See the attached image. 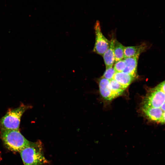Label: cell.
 <instances>
[{"instance_id":"obj_1","label":"cell","mask_w":165,"mask_h":165,"mask_svg":"<svg viewBox=\"0 0 165 165\" xmlns=\"http://www.w3.org/2000/svg\"><path fill=\"white\" fill-rule=\"evenodd\" d=\"M43 145L39 140L31 142L19 152L24 165H43L48 163L45 157Z\"/></svg>"},{"instance_id":"obj_2","label":"cell","mask_w":165,"mask_h":165,"mask_svg":"<svg viewBox=\"0 0 165 165\" xmlns=\"http://www.w3.org/2000/svg\"><path fill=\"white\" fill-rule=\"evenodd\" d=\"M0 135L6 147L12 151L20 152L31 142L27 140L19 130L1 129Z\"/></svg>"},{"instance_id":"obj_3","label":"cell","mask_w":165,"mask_h":165,"mask_svg":"<svg viewBox=\"0 0 165 165\" xmlns=\"http://www.w3.org/2000/svg\"><path fill=\"white\" fill-rule=\"evenodd\" d=\"M31 106L21 105L19 107L10 110L0 119L1 129L19 130L21 117Z\"/></svg>"},{"instance_id":"obj_4","label":"cell","mask_w":165,"mask_h":165,"mask_svg":"<svg viewBox=\"0 0 165 165\" xmlns=\"http://www.w3.org/2000/svg\"><path fill=\"white\" fill-rule=\"evenodd\" d=\"M165 102V93L157 86L151 89L143 101V106L160 108Z\"/></svg>"},{"instance_id":"obj_5","label":"cell","mask_w":165,"mask_h":165,"mask_svg":"<svg viewBox=\"0 0 165 165\" xmlns=\"http://www.w3.org/2000/svg\"><path fill=\"white\" fill-rule=\"evenodd\" d=\"M94 29L95 41L93 50L95 53L103 56L109 46L110 41L103 34L99 21H96L94 25Z\"/></svg>"},{"instance_id":"obj_6","label":"cell","mask_w":165,"mask_h":165,"mask_svg":"<svg viewBox=\"0 0 165 165\" xmlns=\"http://www.w3.org/2000/svg\"><path fill=\"white\" fill-rule=\"evenodd\" d=\"M99 90L101 96L110 101L116 97L111 88L110 80L101 77L99 80Z\"/></svg>"},{"instance_id":"obj_7","label":"cell","mask_w":165,"mask_h":165,"mask_svg":"<svg viewBox=\"0 0 165 165\" xmlns=\"http://www.w3.org/2000/svg\"><path fill=\"white\" fill-rule=\"evenodd\" d=\"M139 56H136L124 58L126 66L123 72L136 78L137 76V65Z\"/></svg>"},{"instance_id":"obj_8","label":"cell","mask_w":165,"mask_h":165,"mask_svg":"<svg viewBox=\"0 0 165 165\" xmlns=\"http://www.w3.org/2000/svg\"><path fill=\"white\" fill-rule=\"evenodd\" d=\"M142 109L144 113L149 119L154 121L160 122L163 113L160 108L143 106Z\"/></svg>"},{"instance_id":"obj_9","label":"cell","mask_w":165,"mask_h":165,"mask_svg":"<svg viewBox=\"0 0 165 165\" xmlns=\"http://www.w3.org/2000/svg\"><path fill=\"white\" fill-rule=\"evenodd\" d=\"M115 39L113 37L110 41L109 46L103 56L106 68L112 66L115 61L114 45Z\"/></svg>"},{"instance_id":"obj_10","label":"cell","mask_w":165,"mask_h":165,"mask_svg":"<svg viewBox=\"0 0 165 165\" xmlns=\"http://www.w3.org/2000/svg\"><path fill=\"white\" fill-rule=\"evenodd\" d=\"M146 47V45L144 43L136 46H125L124 58L139 56L141 53L145 51Z\"/></svg>"},{"instance_id":"obj_11","label":"cell","mask_w":165,"mask_h":165,"mask_svg":"<svg viewBox=\"0 0 165 165\" xmlns=\"http://www.w3.org/2000/svg\"><path fill=\"white\" fill-rule=\"evenodd\" d=\"M132 75L123 72H116L113 79L126 89L135 79Z\"/></svg>"},{"instance_id":"obj_12","label":"cell","mask_w":165,"mask_h":165,"mask_svg":"<svg viewBox=\"0 0 165 165\" xmlns=\"http://www.w3.org/2000/svg\"><path fill=\"white\" fill-rule=\"evenodd\" d=\"M125 46L115 39L114 45V53L116 62L124 58V51Z\"/></svg>"},{"instance_id":"obj_13","label":"cell","mask_w":165,"mask_h":165,"mask_svg":"<svg viewBox=\"0 0 165 165\" xmlns=\"http://www.w3.org/2000/svg\"><path fill=\"white\" fill-rule=\"evenodd\" d=\"M110 82L112 89L116 97L121 94L125 89L113 79L110 80Z\"/></svg>"},{"instance_id":"obj_14","label":"cell","mask_w":165,"mask_h":165,"mask_svg":"<svg viewBox=\"0 0 165 165\" xmlns=\"http://www.w3.org/2000/svg\"><path fill=\"white\" fill-rule=\"evenodd\" d=\"M116 72L114 67L112 66L106 68L102 77L109 80L113 79L114 76Z\"/></svg>"},{"instance_id":"obj_15","label":"cell","mask_w":165,"mask_h":165,"mask_svg":"<svg viewBox=\"0 0 165 165\" xmlns=\"http://www.w3.org/2000/svg\"><path fill=\"white\" fill-rule=\"evenodd\" d=\"M126 66V63L123 60L116 62L114 68L116 72H123Z\"/></svg>"},{"instance_id":"obj_16","label":"cell","mask_w":165,"mask_h":165,"mask_svg":"<svg viewBox=\"0 0 165 165\" xmlns=\"http://www.w3.org/2000/svg\"><path fill=\"white\" fill-rule=\"evenodd\" d=\"M157 86L165 93V80L159 84Z\"/></svg>"},{"instance_id":"obj_17","label":"cell","mask_w":165,"mask_h":165,"mask_svg":"<svg viewBox=\"0 0 165 165\" xmlns=\"http://www.w3.org/2000/svg\"><path fill=\"white\" fill-rule=\"evenodd\" d=\"M160 122L165 123V112H163L161 119Z\"/></svg>"},{"instance_id":"obj_18","label":"cell","mask_w":165,"mask_h":165,"mask_svg":"<svg viewBox=\"0 0 165 165\" xmlns=\"http://www.w3.org/2000/svg\"><path fill=\"white\" fill-rule=\"evenodd\" d=\"M160 108L163 112H165V102L163 104Z\"/></svg>"}]
</instances>
